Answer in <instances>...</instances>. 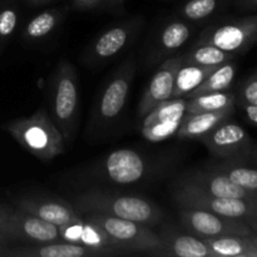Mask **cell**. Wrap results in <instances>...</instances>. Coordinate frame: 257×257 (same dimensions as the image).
<instances>
[{"instance_id":"obj_1","label":"cell","mask_w":257,"mask_h":257,"mask_svg":"<svg viewBox=\"0 0 257 257\" xmlns=\"http://www.w3.org/2000/svg\"><path fill=\"white\" fill-rule=\"evenodd\" d=\"M176 161V156L170 153L147 155L123 148L89 165L75 178L87 187L147 185L167 175Z\"/></svg>"},{"instance_id":"obj_22","label":"cell","mask_w":257,"mask_h":257,"mask_svg":"<svg viewBox=\"0 0 257 257\" xmlns=\"http://www.w3.org/2000/svg\"><path fill=\"white\" fill-rule=\"evenodd\" d=\"M206 167L222 173L235 185L257 193V171L253 158H215V161L207 163Z\"/></svg>"},{"instance_id":"obj_10","label":"cell","mask_w":257,"mask_h":257,"mask_svg":"<svg viewBox=\"0 0 257 257\" xmlns=\"http://www.w3.org/2000/svg\"><path fill=\"white\" fill-rule=\"evenodd\" d=\"M195 28V24L178 17L165 20L153 32L146 47L143 53L145 68L157 67L163 60L175 55V53L190 39Z\"/></svg>"},{"instance_id":"obj_27","label":"cell","mask_w":257,"mask_h":257,"mask_svg":"<svg viewBox=\"0 0 257 257\" xmlns=\"http://www.w3.org/2000/svg\"><path fill=\"white\" fill-rule=\"evenodd\" d=\"M235 93L230 90L203 93L186 99L185 113L191 114V113L215 112V110L235 107Z\"/></svg>"},{"instance_id":"obj_5","label":"cell","mask_w":257,"mask_h":257,"mask_svg":"<svg viewBox=\"0 0 257 257\" xmlns=\"http://www.w3.org/2000/svg\"><path fill=\"white\" fill-rule=\"evenodd\" d=\"M5 131L42 162H49L65 151V141L45 108L30 117L10 120L3 125Z\"/></svg>"},{"instance_id":"obj_26","label":"cell","mask_w":257,"mask_h":257,"mask_svg":"<svg viewBox=\"0 0 257 257\" xmlns=\"http://www.w3.org/2000/svg\"><path fill=\"white\" fill-rule=\"evenodd\" d=\"M236 72H237V64L235 63V59L228 60V62L218 65L198 87H196L192 92L186 95L185 99L196 97L198 94H203V93L228 90L232 85L233 79H235Z\"/></svg>"},{"instance_id":"obj_16","label":"cell","mask_w":257,"mask_h":257,"mask_svg":"<svg viewBox=\"0 0 257 257\" xmlns=\"http://www.w3.org/2000/svg\"><path fill=\"white\" fill-rule=\"evenodd\" d=\"M182 59V55H172L158 65L141 98L138 104V117L145 118L158 105L171 100L176 74Z\"/></svg>"},{"instance_id":"obj_11","label":"cell","mask_w":257,"mask_h":257,"mask_svg":"<svg viewBox=\"0 0 257 257\" xmlns=\"http://www.w3.org/2000/svg\"><path fill=\"white\" fill-rule=\"evenodd\" d=\"M180 222L186 231L202 240L231 235L250 236L257 233V231L252 230L243 221L193 208H180Z\"/></svg>"},{"instance_id":"obj_36","label":"cell","mask_w":257,"mask_h":257,"mask_svg":"<svg viewBox=\"0 0 257 257\" xmlns=\"http://www.w3.org/2000/svg\"><path fill=\"white\" fill-rule=\"evenodd\" d=\"M12 240H9L7 236L0 233V257H5V253H7L8 248L12 246Z\"/></svg>"},{"instance_id":"obj_12","label":"cell","mask_w":257,"mask_h":257,"mask_svg":"<svg viewBox=\"0 0 257 257\" xmlns=\"http://www.w3.org/2000/svg\"><path fill=\"white\" fill-rule=\"evenodd\" d=\"M213 158L256 157L255 142L247 131L231 118L213 128L201 140Z\"/></svg>"},{"instance_id":"obj_3","label":"cell","mask_w":257,"mask_h":257,"mask_svg":"<svg viewBox=\"0 0 257 257\" xmlns=\"http://www.w3.org/2000/svg\"><path fill=\"white\" fill-rule=\"evenodd\" d=\"M136 73L137 60L133 54L113 70L93 105L85 137L98 140L114 128L124 112Z\"/></svg>"},{"instance_id":"obj_29","label":"cell","mask_w":257,"mask_h":257,"mask_svg":"<svg viewBox=\"0 0 257 257\" xmlns=\"http://www.w3.org/2000/svg\"><path fill=\"white\" fill-rule=\"evenodd\" d=\"M20 22V8L15 0H0V55L14 38Z\"/></svg>"},{"instance_id":"obj_17","label":"cell","mask_w":257,"mask_h":257,"mask_svg":"<svg viewBox=\"0 0 257 257\" xmlns=\"http://www.w3.org/2000/svg\"><path fill=\"white\" fill-rule=\"evenodd\" d=\"M122 255L114 248H97L67 241L10 246L5 257H97Z\"/></svg>"},{"instance_id":"obj_14","label":"cell","mask_w":257,"mask_h":257,"mask_svg":"<svg viewBox=\"0 0 257 257\" xmlns=\"http://www.w3.org/2000/svg\"><path fill=\"white\" fill-rule=\"evenodd\" d=\"M0 233L13 242L43 243L59 241V227L18 208H13Z\"/></svg>"},{"instance_id":"obj_4","label":"cell","mask_w":257,"mask_h":257,"mask_svg":"<svg viewBox=\"0 0 257 257\" xmlns=\"http://www.w3.org/2000/svg\"><path fill=\"white\" fill-rule=\"evenodd\" d=\"M50 118L62 133L65 145L73 142L80 113L79 78L74 65L63 58L50 79Z\"/></svg>"},{"instance_id":"obj_18","label":"cell","mask_w":257,"mask_h":257,"mask_svg":"<svg viewBox=\"0 0 257 257\" xmlns=\"http://www.w3.org/2000/svg\"><path fill=\"white\" fill-rule=\"evenodd\" d=\"M157 235L161 240V247L155 257H213L205 240L183 227L166 225Z\"/></svg>"},{"instance_id":"obj_8","label":"cell","mask_w":257,"mask_h":257,"mask_svg":"<svg viewBox=\"0 0 257 257\" xmlns=\"http://www.w3.org/2000/svg\"><path fill=\"white\" fill-rule=\"evenodd\" d=\"M197 42L208 43L231 54H243L257 42V15L213 19L198 35Z\"/></svg>"},{"instance_id":"obj_37","label":"cell","mask_w":257,"mask_h":257,"mask_svg":"<svg viewBox=\"0 0 257 257\" xmlns=\"http://www.w3.org/2000/svg\"><path fill=\"white\" fill-rule=\"evenodd\" d=\"M27 4L32 5V7H43V5L50 4V3L55 2V0H24Z\"/></svg>"},{"instance_id":"obj_15","label":"cell","mask_w":257,"mask_h":257,"mask_svg":"<svg viewBox=\"0 0 257 257\" xmlns=\"http://www.w3.org/2000/svg\"><path fill=\"white\" fill-rule=\"evenodd\" d=\"M13 206L53 225L60 226L79 216L69 201L48 195H24L13 197Z\"/></svg>"},{"instance_id":"obj_7","label":"cell","mask_w":257,"mask_h":257,"mask_svg":"<svg viewBox=\"0 0 257 257\" xmlns=\"http://www.w3.org/2000/svg\"><path fill=\"white\" fill-rule=\"evenodd\" d=\"M171 196L178 208L203 210L223 217L240 220L257 231V201L211 196L181 183L173 182Z\"/></svg>"},{"instance_id":"obj_2","label":"cell","mask_w":257,"mask_h":257,"mask_svg":"<svg viewBox=\"0 0 257 257\" xmlns=\"http://www.w3.org/2000/svg\"><path fill=\"white\" fill-rule=\"evenodd\" d=\"M79 215L102 213L146 226L158 225L165 218L162 208L147 197L118 193L105 187H87L69 201Z\"/></svg>"},{"instance_id":"obj_6","label":"cell","mask_w":257,"mask_h":257,"mask_svg":"<svg viewBox=\"0 0 257 257\" xmlns=\"http://www.w3.org/2000/svg\"><path fill=\"white\" fill-rule=\"evenodd\" d=\"M87 220L102 228L112 241L113 246L124 255L142 253L155 256L161 247V240L157 232L150 226L135 221L123 220L102 213H84Z\"/></svg>"},{"instance_id":"obj_28","label":"cell","mask_w":257,"mask_h":257,"mask_svg":"<svg viewBox=\"0 0 257 257\" xmlns=\"http://www.w3.org/2000/svg\"><path fill=\"white\" fill-rule=\"evenodd\" d=\"M183 62L200 67H218L228 60H233L237 55L225 52L212 44L202 42H196L190 52L182 55Z\"/></svg>"},{"instance_id":"obj_30","label":"cell","mask_w":257,"mask_h":257,"mask_svg":"<svg viewBox=\"0 0 257 257\" xmlns=\"http://www.w3.org/2000/svg\"><path fill=\"white\" fill-rule=\"evenodd\" d=\"M236 100L257 104V73L253 70L250 75L241 80L238 85L237 94H235Z\"/></svg>"},{"instance_id":"obj_19","label":"cell","mask_w":257,"mask_h":257,"mask_svg":"<svg viewBox=\"0 0 257 257\" xmlns=\"http://www.w3.org/2000/svg\"><path fill=\"white\" fill-rule=\"evenodd\" d=\"M70 7L60 5V7L49 8L28 20L20 32V39L25 44H39L49 39L60 28L64 19L69 13Z\"/></svg>"},{"instance_id":"obj_34","label":"cell","mask_w":257,"mask_h":257,"mask_svg":"<svg viewBox=\"0 0 257 257\" xmlns=\"http://www.w3.org/2000/svg\"><path fill=\"white\" fill-rule=\"evenodd\" d=\"M125 0H102L100 8L112 13H120L124 7Z\"/></svg>"},{"instance_id":"obj_35","label":"cell","mask_w":257,"mask_h":257,"mask_svg":"<svg viewBox=\"0 0 257 257\" xmlns=\"http://www.w3.org/2000/svg\"><path fill=\"white\" fill-rule=\"evenodd\" d=\"M14 206H9V205H0V231H2L3 226L4 223L7 222L8 217H9L10 212L13 211Z\"/></svg>"},{"instance_id":"obj_9","label":"cell","mask_w":257,"mask_h":257,"mask_svg":"<svg viewBox=\"0 0 257 257\" xmlns=\"http://www.w3.org/2000/svg\"><path fill=\"white\" fill-rule=\"evenodd\" d=\"M145 18L135 15L100 33L85 47L80 62L87 68H99L124 52L145 27Z\"/></svg>"},{"instance_id":"obj_21","label":"cell","mask_w":257,"mask_h":257,"mask_svg":"<svg viewBox=\"0 0 257 257\" xmlns=\"http://www.w3.org/2000/svg\"><path fill=\"white\" fill-rule=\"evenodd\" d=\"M236 107L225 108L215 112H201L186 114L177 130V137L183 141H201L207 133L223 120L232 118Z\"/></svg>"},{"instance_id":"obj_20","label":"cell","mask_w":257,"mask_h":257,"mask_svg":"<svg viewBox=\"0 0 257 257\" xmlns=\"http://www.w3.org/2000/svg\"><path fill=\"white\" fill-rule=\"evenodd\" d=\"M59 235L60 240L67 241V242L80 243V245L97 248H114V250H117L113 246L112 241L108 237L107 233L102 228L98 227L97 225L87 220L83 215H79L70 222L60 226Z\"/></svg>"},{"instance_id":"obj_31","label":"cell","mask_w":257,"mask_h":257,"mask_svg":"<svg viewBox=\"0 0 257 257\" xmlns=\"http://www.w3.org/2000/svg\"><path fill=\"white\" fill-rule=\"evenodd\" d=\"M235 107H238L243 113L246 122L250 127L255 128L257 124V104H251V103L241 102V100L235 99Z\"/></svg>"},{"instance_id":"obj_32","label":"cell","mask_w":257,"mask_h":257,"mask_svg":"<svg viewBox=\"0 0 257 257\" xmlns=\"http://www.w3.org/2000/svg\"><path fill=\"white\" fill-rule=\"evenodd\" d=\"M102 0H72L70 3V9L77 10V12H87L100 8Z\"/></svg>"},{"instance_id":"obj_23","label":"cell","mask_w":257,"mask_h":257,"mask_svg":"<svg viewBox=\"0 0 257 257\" xmlns=\"http://www.w3.org/2000/svg\"><path fill=\"white\" fill-rule=\"evenodd\" d=\"M232 7V0H187L177 10L176 17L192 24H203L221 17Z\"/></svg>"},{"instance_id":"obj_13","label":"cell","mask_w":257,"mask_h":257,"mask_svg":"<svg viewBox=\"0 0 257 257\" xmlns=\"http://www.w3.org/2000/svg\"><path fill=\"white\" fill-rule=\"evenodd\" d=\"M175 182L185 185L202 193L217 196V197L257 201V193H252L235 185L222 173L211 170L208 167L193 168V170L186 171L176 178Z\"/></svg>"},{"instance_id":"obj_25","label":"cell","mask_w":257,"mask_h":257,"mask_svg":"<svg viewBox=\"0 0 257 257\" xmlns=\"http://www.w3.org/2000/svg\"><path fill=\"white\" fill-rule=\"evenodd\" d=\"M215 68L217 67H200V65L190 64V63L183 62L182 59V63L176 74L175 87H173L171 99H178V98L185 99L186 95L192 92L196 87H198Z\"/></svg>"},{"instance_id":"obj_24","label":"cell","mask_w":257,"mask_h":257,"mask_svg":"<svg viewBox=\"0 0 257 257\" xmlns=\"http://www.w3.org/2000/svg\"><path fill=\"white\" fill-rule=\"evenodd\" d=\"M213 257H257V233L205 240Z\"/></svg>"},{"instance_id":"obj_33","label":"cell","mask_w":257,"mask_h":257,"mask_svg":"<svg viewBox=\"0 0 257 257\" xmlns=\"http://www.w3.org/2000/svg\"><path fill=\"white\" fill-rule=\"evenodd\" d=\"M232 7L240 13L252 14L257 10V0H232Z\"/></svg>"}]
</instances>
